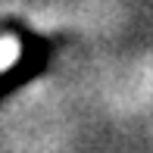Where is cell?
<instances>
[{
	"mask_svg": "<svg viewBox=\"0 0 153 153\" xmlns=\"http://www.w3.org/2000/svg\"><path fill=\"white\" fill-rule=\"evenodd\" d=\"M19 56V41L13 34H3L0 38V69H10Z\"/></svg>",
	"mask_w": 153,
	"mask_h": 153,
	"instance_id": "cell-1",
	"label": "cell"
}]
</instances>
